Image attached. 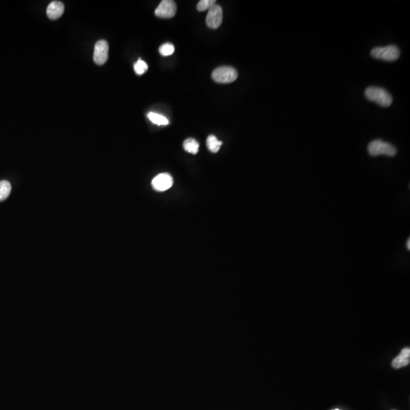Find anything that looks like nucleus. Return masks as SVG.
I'll return each mask as SVG.
<instances>
[{
	"label": "nucleus",
	"mask_w": 410,
	"mask_h": 410,
	"mask_svg": "<svg viewBox=\"0 0 410 410\" xmlns=\"http://www.w3.org/2000/svg\"><path fill=\"white\" fill-rule=\"evenodd\" d=\"M338 410V409H336V410Z\"/></svg>",
	"instance_id": "nucleus-19"
},
{
	"label": "nucleus",
	"mask_w": 410,
	"mask_h": 410,
	"mask_svg": "<svg viewBox=\"0 0 410 410\" xmlns=\"http://www.w3.org/2000/svg\"><path fill=\"white\" fill-rule=\"evenodd\" d=\"M223 142L218 140L217 137L214 136V135H209L208 138H207V146L210 152H218Z\"/></svg>",
	"instance_id": "nucleus-11"
},
{
	"label": "nucleus",
	"mask_w": 410,
	"mask_h": 410,
	"mask_svg": "<svg viewBox=\"0 0 410 410\" xmlns=\"http://www.w3.org/2000/svg\"><path fill=\"white\" fill-rule=\"evenodd\" d=\"M176 2L172 0H164L160 3L155 10V15L161 19H171L176 13Z\"/></svg>",
	"instance_id": "nucleus-6"
},
{
	"label": "nucleus",
	"mask_w": 410,
	"mask_h": 410,
	"mask_svg": "<svg viewBox=\"0 0 410 410\" xmlns=\"http://www.w3.org/2000/svg\"><path fill=\"white\" fill-rule=\"evenodd\" d=\"M215 0H202L198 2L197 5V9L199 12H205L206 10H209L212 6L216 5Z\"/></svg>",
	"instance_id": "nucleus-15"
},
{
	"label": "nucleus",
	"mask_w": 410,
	"mask_h": 410,
	"mask_svg": "<svg viewBox=\"0 0 410 410\" xmlns=\"http://www.w3.org/2000/svg\"><path fill=\"white\" fill-rule=\"evenodd\" d=\"M147 68H148V66H147V63L142 60H139V61L136 62L134 65V69H135V73L137 75H143L144 73L147 72Z\"/></svg>",
	"instance_id": "nucleus-16"
},
{
	"label": "nucleus",
	"mask_w": 410,
	"mask_h": 410,
	"mask_svg": "<svg viewBox=\"0 0 410 410\" xmlns=\"http://www.w3.org/2000/svg\"><path fill=\"white\" fill-rule=\"evenodd\" d=\"M199 143L194 139H188L183 143L184 150L192 154H198L199 150Z\"/></svg>",
	"instance_id": "nucleus-12"
},
{
	"label": "nucleus",
	"mask_w": 410,
	"mask_h": 410,
	"mask_svg": "<svg viewBox=\"0 0 410 410\" xmlns=\"http://www.w3.org/2000/svg\"><path fill=\"white\" fill-rule=\"evenodd\" d=\"M223 9L220 5H214L207 12L206 24L212 29H217L222 24Z\"/></svg>",
	"instance_id": "nucleus-5"
},
{
	"label": "nucleus",
	"mask_w": 410,
	"mask_h": 410,
	"mask_svg": "<svg viewBox=\"0 0 410 410\" xmlns=\"http://www.w3.org/2000/svg\"><path fill=\"white\" fill-rule=\"evenodd\" d=\"M366 98L369 101L375 102L383 107H388L392 104L393 98L385 88L379 87H369L365 91Z\"/></svg>",
	"instance_id": "nucleus-1"
},
{
	"label": "nucleus",
	"mask_w": 410,
	"mask_h": 410,
	"mask_svg": "<svg viewBox=\"0 0 410 410\" xmlns=\"http://www.w3.org/2000/svg\"><path fill=\"white\" fill-rule=\"evenodd\" d=\"M368 152L372 157H377L378 155L394 157L397 153V149L390 143L384 142L381 139H376L369 143Z\"/></svg>",
	"instance_id": "nucleus-2"
},
{
	"label": "nucleus",
	"mask_w": 410,
	"mask_h": 410,
	"mask_svg": "<svg viewBox=\"0 0 410 410\" xmlns=\"http://www.w3.org/2000/svg\"><path fill=\"white\" fill-rule=\"evenodd\" d=\"M174 46L169 43L163 44L159 49L160 53H161L162 56H164V57H169L170 55L173 54V53H174Z\"/></svg>",
	"instance_id": "nucleus-17"
},
{
	"label": "nucleus",
	"mask_w": 410,
	"mask_h": 410,
	"mask_svg": "<svg viewBox=\"0 0 410 410\" xmlns=\"http://www.w3.org/2000/svg\"><path fill=\"white\" fill-rule=\"evenodd\" d=\"M12 186L9 182L2 180L0 182V202L5 201L10 195Z\"/></svg>",
	"instance_id": "nucleus-14"
},
{
	"label": "nucleus",
	"mask_w": 410,
	"mask_h": 410,
	"mask_svg": "<svg viewBox=\"0 0 410 410\" xmlns=\"http://www.w3.org/2000/svg\"><path fill=\"white\" fill-rule=\"evenodd\" d=\"M64 11H65V6L62 2L60 1H53L48 5L46 14L49 19L56 20L62 16Z\"/></svg>",
	"instance_id": "nucleus-9"
},
{
	"label": "nucleus",
	"mask_w": 410,
	"mask_h": 410,
	"mask_svg": "<svg viewBox=\"0 0 410 410\" xmlns=\"http://www.w3.org/2000/svg\"><path fill=\"white\" fill-rule=\"evenodd\" d=\"M373 58L383 61L393 62L398 60L400 56V49L395 45H389L385 47L373 48L371 51Z\"/></svg>",
	"instance_id": "nucleus-3"
},
{
	"label": "nucleus",
	"mask_w": 410,
	"mask_h": 410,
	"mask_svg": "<svg viewBox=\"0 0 410 410\" xmlns=\"http://www.w3.org/2000/svg\"><path fill=\"white\" fill-rule=\"evenodd\" d=\"M149 120L152 122L154 124L157 125H166L169 124V120L163 116V115L158 114V113H153L150 112L147 115Z\"/></svg>",
	"instance_id": "nucleus-13"
},
{
	"label": "nucleus",
	"mask_w": 410,
	"mask_h": 410,
	"mask_svg": "<svg viewBox=\"0 0 410 410\" xmlns=\"http://www.w3.org/2000/svg\"><path fill=\"white\" fill-rule=\"evenodd\" d=\"M212 78L217 83L229 84L237 79L238 72L233 67H218L212 73Z\"/></svg>",
	"instance_id": "nucleus-4"
},
{
	"label": "nucleus",
	"mask_w": 410,
	"mask_h": 410,
	"mask_svg": "<svg viewBox=\"0 0 410 410\" xmlns=\"http://www.w3.org/2000/svg\"><path fill=\"white\" fill-rule=\"evenodd\" d=\"M407 248L408 250H410V239H408L407 242Z\"/></svg>",
	"instance_id": "nucleus-18"
},
{
	"label": "nucleus",
	"mask_w": 410,
	"mask_h": 410,
	"mask_svg": "<svg viewBox=\"0 0 410 410\" xmlns=\"http://www.w3.org/2000/svg\"><path fill=\"white\" fill-rule=\"evenodd\" d=\"M410 347H406V348L402 349L400 355H397L393 362H392V366L394 369H400V368L405 367L410 364Z\"/></svg>",
	"instance_id": "nucleus-10"
},
{
	"label": "nucleus",
	"mask_w": 410,
	"mask_h": 410,
	"mask_svg": "<svg viewBox=\"0 0 410 410\" xmlns=\"http://www.w3.org/2000/svg\"><path fill=\"white\" fill-rule=\"evenodd\" d=\"M173 184V179L169 173H161L153 179L151 182L153 188L157 191H164L169 189Z\"/></svg>",
	"instance_id": "nucleus-8"
},
{
	"label": "nucleus",
	"mask_w": 410,
	"mask_h": 410,
	"mask_svg": "<svg viewBox=\"0 0 410 410\" xmlns=\"http://www.w3.org/2000/svg\"><path fill=\"white\" fill-rule=\"evenodd\" d=\"M109 45L104 40L98 41L95 44L94 52V61L96 64L101 65L107 61Z\"/></svg>",
	"instance_id": "nucleus-7"
}]
</instances>
